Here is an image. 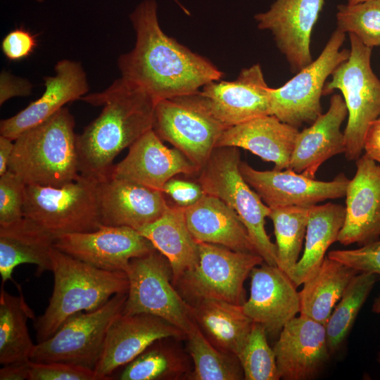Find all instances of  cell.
I'll list each match as a JSON object with an SVG mask.
<instances>
[{
  "mask_svg": "<svg viewBox=\"0 0 380 380\" xmlns=\"http://www.w3.org/2000/svg\"><path fill=\"white\" fill-rule=\"evenodd\" d=\"M186 349L194 363L190 380H241L243 372L237 356L224 353L205 338L196 323L186 334Z\"/></svg>",
  "mask_w": 380,
  "mask_h": 380,
  "instance_id": "34",
  "label": "cell"
},
{
  "mask_svg": "<svg viewBox=\"0 0 380 380\" xmlns=\"http://www.w3.org/2000/svg\"><path fill=\"white\" fill-rule=\"evenodd\" d=\"M250 296L243 304L244 312L261 324L267 335H279L284 325L300 313L299 291L280 268L265 262L251 274Z\"/></svg>",
  "mask_w": 380,
  "mask_h": 380,
  "instance_id": "19",
  "label": "cell"
},
{
  "mask_svg": "<svg viewBox=\"0 0 380 380\" xmlns=\"http://www.w3.org/2000/svg\"><path fill=\"white\" fill-rule=\"evenodd\" d=\"M126 273L129 287L122 314L157 316L186 335L194 321L189 305L172 283V268L166 257L156 249L133 258Z\"/></svg>",
  "mask_w": 380,
  "mask_h": 380,
  "instance_id": "11",
  "label": "cell"
},
{
  "mask_svg": "<svg viewBox=\"0 0 380 380\" xmlns=\"http://www.w3.org/2000/svg\"><path fill=\"white\" fill-rule=\"evenodd\" d=\"M197 264L185 272L175 286L189 305L218 300L236 305L246 302L243 284L252 270L264 262L255 253L198 242Z\"/></svg>",
  "mask_w": 380,
  "mask_h": 380,
  "instance_id": "8",
  "label": "cell"
},
{
  "mask_svg": "<svg viewBox=\"0 0 380 380\" xmlns=\"http://www.w3.org/2000/svg\"><path fill=\"white\" fill-rule=\"evenodd\" d=\"M9 138L0 136V176L8 171V166L11 157L14 142Z\"/></svg>",
  "mask_w": 380,
  "mask_h": 380,
  "instance_id": "47",
  "label": "cell"
},
{
  "mask_svg": "<svg viewBox=\"0 0 380 380\" xmlns=\"http://www.w3.org/2000/svg\"><path fill=\"white\" fill-rule=\"evenodd\" d=\"M50 256L53 289L44 312L34 319L37 343L52 336L72 315L95 310L129 287L125 272L96 268L54 246Z\"/></svg>",
  "mask_w": 380,
  "mask_h": 380,
  "instance_id": "3",
  "label": "cell"
},
{
  "mask_svg": "<svg viewBox=\"0 0 380 380\" xmlns=\"http://www.w3.org/2000/svg\"><path fill=\"white\" fill-rule=\"evenodd\" d=\"M267 86L260 64L243 68L233 81H213L199 91L214 116L227 127L270 114Z\"/></svg>",
  "mask_w": 380,
  "mask_h": 380,
  "instance_id": "17",
  "label": "cell"
},
{
  "mask_svg": "<svg viewBox=\"0 0 380 380\" xmlns=\"http://www.w3.org/2000/svg\"><path fill=\"white\" fill-rule=\"evenodd\" d=\"M350 56L331 74L322 95L338 89L343 96L348 120L343 134L345 155L349 160L362 154L364 139L369 125L380 118V80L371 67L372 48L355 34H349Z\"/></svg>",
  "mask_w": 380,
  "mask_h": 380,
  "instance_id": "6",
  "label": "cell"
},
{
  "mask_svg": "<svg viewBox=\"0 0 380 380\" xmlns=\"http://www.w3.org/2000/svg\"><path fill=\"white\" fill-rule=\"evenodd\" d=\"M36 1H38V2H39V3H41V2H43V1H44V0H36Z\"/></svg>",
  "mask_w": 380,
  "mask_h": 380,
  "instance_id": "51",
  "label": "cell"
},
{
  "mask_svg": "<svg viewBox=\"0 0 380 380\" xmlns=\"http://www.w3.org/2000/svg\"><path fill=\"white\" fill-rule=\"evenodd\" d=\"M29 380H98V379L93 369L80 365L61 362H32Z\"/></svg>",
  "mask_w": 380,
  "mask_h": 380,
  "instance_id": "41",
  "label": "cell"
},
{
  "mask_svg": "<svg viewBox=\"0 0 380 380\" xmlns=\"http://www.w3.org/2000/svg\"><path fill=\"white\" fill-rule=\"evenodd\" d=\"M345 215L346 207L341 204L327 203L310 206L303 254L289 276L296 287L317 270L327 249L338 241Z\"/></svg>",
  "mask_w": 380,
  "mask_h": 380,
  "instance_id": "30",
  "label": "cell"
},
{
  "mask_svg": "<svg viewBox=\"0 0 380 380\" xmlns=\"http://www.w3.org/2000/svg\"><path fill=\"white\" fill-rule=\"evenodd\" d=\"M366 1V0H348V4H354L362 2V1Z\"/></svg>",
  "mask_w": 380,
  "mask_h": 380,
  "instance_id": "49",
  "label": "cell"
},
{
  "mask_svg": "<svg viewBox=\"0 0 380 380\" xmlns=\"http://www.w3.org/2000/svg\"><path fill=\"white\" fill-rule=\"evenodd\" d=\"M138 232L168 260L174 285L185 272L197 264L198 242L187 227L183 207L168 205L158 220Z\"/></svg>",
  "mask_w": 380,
  "mask_h": 380,
  "instance_id": "29",
  "label": "cell"
},
{
  "mask_svg": "<svg viewBox=\"0 0 380 380\" xmlns=\"http://www.w3.org/2000/svg\"><path fill=\"white\" fill-rule=\"evenodd\" d=\"M184 214L187 227L198 242L258 254L237 213L220 198L205 194L195 204L184 208Z\"/></svg>",
  "mask_w": 380,
  "mask_h": 380,
  "instance_id": "26",
  "label": "cell"
},
{
  "mask_svg": "<svg viewBox=\"0 0 380 380\" xmlns=\"http://www.w3.org/2000/svg\"><path fill=\"white\" fill-rule=\"evenodd\" d=\"M372 310L373 312L380 315V296L375 298L372 305Z\"/></svg>",
  "mask_w": 380,
  "mask_h": 380,
  "instance_id": "48",
  "label": "cell"
},
{
  "mask_svg": "<svg viewBox=\"0 0 380 380\" xmlns=\"http://www.w3.org/2000/svg\"><path fill=\"white\" fill-rule=\"evenodd\" d=\"M377 361L380 364V349L379 350L378 355H377Z\"/></svg>",
  "mask_w": 380,
  "mask_h": 380,
  "instance_id": "50",
  "label": "cell"
},
{
  "mask_svg": "<svg viewBox=\"0 0 380 380\" xmlns=\"http://www.w3.org/2000/svg\"><path fill=\"white\" fill-rule=\"evenodd\" d=\"M189 310L211 344L224 353L238 356L254 324L244 312L243 305L203 300L189 305Z\"/></svg>",
  "mask_w": 380,
  "mask_h": 380,
  "instance_id": "28",
  "label": "cell"
},
{
  "mask_svg": "<svg viewBox=\"0 0 380 380\" xmlns=\"http://www.w3.org/2000/svg\"><path fill=\"white\" fill-rule=\"evenodd\" d=\"M127 292L114 295L101 308L68 318L49 338L34 344L33 362H61L94 369L108 331L122 314Z\"/></svg>",
  "mask_w": 380,
  "mask_h": 380,
  "instance_id": "10",
  "label": "cell"
},
{
  "mask_svg": "<svg viewBox=\"0 0 380 380\" xmlns=\"http://www.w3.org/2000/svg\"><path fill=\"white\" fill-rule=\"evenodd\" d=\"M81 100L103 106L76 139L80 175L101 182L110 176L115 157L153 128L157 102L122 77L104 91L87 94Z\"/></svg>",
  "mask_w": 380,
  "mask_h": 380,
  "instance_id": "2",
  "label": "cell"
},
{
  "mask_svg": "<svg viewBox=\"0 0 380 380\" xmlns=\"http://www.w3.org/2000/svg\"><path fill=\"white\" fill-rule=\"evenodd\" d=\"M239 148L216 147L199 170L198 183L205 194L220 198L232 208L246 228L256 253L264 262L277 266V248L265 224L270 208L246 182L239 170Z\"/></svg>",
  "mask_w": 380,
  "mask_h": 380,
  "instance_id": "5",
  "label": "cell"
},
{
  "mask_svg": "<svg viewBox=\"0 0 380 380\" xmlns=\"http://www.w3.org/2000/svg\"><path fill=\"white\" fill-rule=\"evenodd\" d=\"M336 17L337 30L355 34L369 48L380 46V0L340 4Z\"/></svg>",
  "mask_w": 380,
  "mask_h": 380,
  "instance_id": "37",
  "label": "cell"
},
{
  "mask_svg": "<svg viewBox=\"0 0 380 380\" xmlns=\"http://www.w3.org/2000/svg\"><path fill=\"white\" fill-rule=\"evenodd\" d=\"M54 247L96 268L125 272L133 258L156 250L137 230L106 225L92 232L58 236Z\"/></svg>",
  "mask_w": 380,
  "mask_h": 380,
  "instance_id": "13",
  "label": "cell"
},
{
  "mask_svg": "<svg viewBox=\"0 0 380 380\" xmlns=\"http://www.w3.org/2000/svg\"><path fill=\"white\" fill-rule=\"evenodd\" d=\"M356 172L346 193V215L338 241L360 246L380 239V165L366 154L356 160Z\"/></svg>",
  "mask_w": 380,
  "mask_h": 380,
  "instance_id": "18",
  "label": "cell"
},
{
  "mask_svg": "<svg viewBox=\"0 0 380 380\" xmlns=\"http://www.w3.org/2000/svg\"><path fill=\"white\" fill-rule=\"evenodd\" d=\"M324 3V0H275L267 11L254 16L260 30L271 32L293 73L312 61L311 33Z\"/></svg>",
  "mask_w": 380,
  "mask_h": 380,
  "instance_id": "15",
  "label": "cell"
},
{
  "mask_svg": "<svg viewBox=\"0 0 380 380\" xmlns=\"http://www.w3.org/2000/svg\"><path fill=\"white\" fill-rule=\"evenodd\" d=\"M55 75L45 77V90L17 114L2 120L0 134L14 141L25 130L45 121L65 107L88 94L89 86L80 63L63 59L55 65Z\"/></svg>",
  "mask_w": 380,
  "mask_h": 380,
  "instance_id": "22",
  "label": "cell"
},
{
  "mask_svg": "<svg viewBox=\"0 0 380 380\" xmlns=\"http://www.w3.org/2000/svg\"><path fill=\"white\" fill-rule=\"evenodd\" d=\"M360 272L326 256L299 291V315L323 324L341 298L352 279Z\"/></svg>",
  "mask_w": 380,
  "mask_h": 380,
  "instance_id": "31",
  "label": "cell"
},
{
  "mask_svg": "<svg viewBox=\"0 0 380 380\" xmlns=\"http://www.w3.org/2000/svg\"><path fill=\"white\" fill-rule=\"evenodd\" d=\"M0 369L1 380H25L30 379L31 360L2 365Z\"/></svg>",
  "mask_w": 380,
  "mask_h": 380,
  "instance_id": "46",
  "label": "cell"
},
{
  "mask_svg": "<svg viewBox=\"0 0 380 380\" xmlns=\"http://www.w3.org/2000/svg\"><path fill=\"white\" fill-rule=\"evenodd\" d=\"M227 128L211 113L199 91L163 99L156 104L153 130L199 170Z\"/></svg>",
  "mask_w": 380,
  "mask_h": 380,
  "instance_id": "9",
  "label": "cell"
},
{
  "mask_svg": "<svg viewBox=\"0 0 380 380\" xmlns=\"http://www.w3.org/2000/svg\"><path fill=\"white\" fill-rule=\"evenodd\" d=\"M23 211L56 237L95 231L103 225L99 182L80 175L60 187L27 185Z\"/></svg>",
  "mask_w": 380,
  "mask_h": 380,
  "instance_id": "7",
  "label": "cell"
},
{
  "mask_svg": "<svg viewBox=\"0 0 380 380\" xmlns=\"http://www.w3.org/2000/svg\"><path fill=\"white\" fill-rule=\"evenodd\" d=\"M273 350L279 377L284 380L312 379L331 355L324 324L300 315L284 325Z\"/></svg>",
  "mask_w": 380,
  "mask_h": 380,
  "instance_id": "20",
  "label": "cell"
},
{
  "mask_svg": "<svg viewBox=\"0 0 380 380\" xmlns=\"http://www.w3.org/2000/svg\"><path fill=\"white\" fill-rule=\"evenodd\" d=\"M126 157L113 165L110 176L162 191L178 174L193 175L199 170L177 148H169L153 129L129 147Z\"/></svg>",
  "mask_w": 380,
  "mask_h": 380,
  "instance_id": "21",
  "label": "cell"
},
{
  "mask_svg": "<svg viewBox=\"0 0 380 380\" xmlns=\"http://www.w3.org/2000/svg\"><path fill=\"white\" fill-rule=\"evenodd\" d=\"M347 114L343 98L340 94H334L327 112L322 113L309 127L299 132L289 168L315 179L324 162L335 155L345 153V138L341 125Z\"/></svg>",
  "mask_w": 380,
  "mask_h": 380,
  "instance_id": "24",
  "label": "cell"
},
{
  "mask_svg": "<svg viewBox=\"0 0 380 380\" xmlns=\"http://www.w3.org/2000/svg\"><path fill=\"white\" fill-rule=\"evenodd\" d=\"M26 186L20 177L11 171L0 176V225L11 224L24 217Z\"/></svg>",
  "mask_w": 380,
  "mask_h": 380,
  "instance_id": "39",
  "label": "cell"
},
{
  "mask_svg": "<svg viewBox=\"0 0 380 380\" xmlns=\"http://www.w3.org/2000/svg\"><path fill=\"white\" fill-rule=\"evenodd\" d=\"M36 36L23 28L8 32L1 42V50L10 61H20L28 57L37 46Z\"/></svg>",
  "mask_w": 380,
  "mask_h": 380,
  "instance_id": "42",
  "label": "cell"
},
{
  "mask_svg": "<svg viewBox=\"0 0 380 380\" xmlns=\"http://www.w3.org/2000/svg\"><path fill=\"white\" fill-rule=\"evenodd\" d=\"M267 334L254 322L248 340L238 355L246 380H278L280 379L273 348L268 344Z\"/></svg>",
  "mask_w": 380,
  "mask_h": 380,
  "instance_id": "38",
  "label": "cell"
},
{
  "mask_svg": "<svg viewBox=\"0 0 380 380\" xmlns=\"http://www.w3.org/2000/svg\"><path fill=\"white\" fill-rule=\"evenodd\" d=\"M327 256L360 272L374 273L380 279V239L355 249L334 250Z\"/></svg>",
  "mask_w": 380,
  "mask_h": 380,
  "instance_id": "40",
  "label": "cell"
},
{
  "mask_svg": "<svg viewBox=\"0 0 380 380\" xmlns=\"http://www.w3.org/2000/svg\"><path fill=\"white\" fill-rule=\"evenodd\" d=\"M99 205L103 225L137 231L158 220L168 206L162 191L110 176L99 182Z\"/></svg>",
  "mask_w": 380,
  "mask_h": 380,
  "instance_id": "23",
  "label": "cell"
},
{
  "mask_svg": "<svg viewBox=\"0 0 380 380\" xmlns=\"http://www.w3.org/2000/svg\"><path fill=\"white\" fill-rule=\"evenodd\" d=\"M32 84L28 81L18 78L6 71L1 74L0 104L13 96H27L32 91Z\"/></svg>",
  "mask_w": 380,
  "mask_h": 380,
  "instance_id": "44",
  "label": "cell"
},
{
  "mask_svg": "<svg viewBox=\"0 0 380 380\" xmlns=\"http://www.w3.org/2000/svg\"><path fill=\"white\" fill-rule=\"evenodd\" d=\"M56 236L30 219L0 225L1 283L13 280L14 269L22 264L36 266V276L51 271V250Z\"/></svg>",
  "mask_w": 380,
  "mask_h": 380,
  "instance_id": "27",
  "label": "cell"
},
{
  "mask_svg": "<svg viewBox=\"0 0 380 380\" xmlns=\"http://www.w3.org/2000/svg\"><path fill=\"white\" fill-rule=\"evenodd\" d=\"M156 341L125 365L120 380H175L191 372L189 357L177 345Z\"/></svg>",
  "mask_w": 380,
  "mask_h": 380,
  "instance_id": "33",
  "label": "cell"
},
{
  "mask_svg": "<svg viewBox=\"0 0 380 380\" xmlns=\"http://www.w3.org/2000/svg\"><path fill=\"white\" fill-rule=\"evenodd\" d=\"M186 337L163 319L141 313L119 316L110 325L100 358L94 370L98 380L111 379L119 367L136 358L157 340Z\"/></svg>",
  "mask_w": 380,
  "mask_h": 380,
  "instance_id": "16",
  "label": "cell"
},
{
  "mask_svg": "<svg viewBox=\"0 0 380 380\" xmlns=\"http://www.w3.org/2000/svg\"><path fill=\"white\" fill-rule=\"evenodd\" d=\"M310 206L270 208L277 248V267L289 277L299 260Z\"/></svg>",
  "mask_w": 380,
  "mask_h": 380,
  "instance_id": "36",
  "label": "cell"
},
{
  "mask_svg": "<svg viewBox=\"0 0 380 380\" xmlns=\"http://www.w3.org/2000/svg\"><path fill=\"white\" fill-rule=\"evenodd\" d=\"M162 191L183 208L195 204L205 194L199 183L173 177L165 184Z\"/></svg>",
  "mask_w": 380,
  "mask_h": 380,
  "instance_id": "43",
  "label": "cell"
},
{
  "mask_svg": "<svg viewBox=\"0 0 380 380\" xmlns=\"http://www.w3.org/2000/svg\"><path fill=\"white\" fill-rule=\"evenodd\" d=\"M346 33L336 30L319 56L278 88H269L270 114L298 128L312 124L321 114V96L326 80L350 56L340 50Z\"/></svg>",
  "mask_w": 380,
  "mask_h": 380,
  "instance_id": "12",
  "label": "cell"
},
{
  "mask_svg": "<svg viewBox=\"0 0 380 380\" xmlns=\"http://www.w3.org/2000/svg\"><path fill=\"white\" fill-rule=\"evenodd\" d=\"M175 1L177 2V0H175Z\"/></svg>",
  "mask_w": 380,
  "mask_h": 380,
  "instance_id": "52",
  "label": "cell"
},
{
  "mask_svg": "<svg viewBox=\"0 0 380 380\" xmlns=\"http://www.w3.org/2000/svg\"><path fill=\"white\" fill-rule=\"evenodd\" d=\"M134 47L118 61L121 77L156 101L199 91L224 73L206 58L167 35L158 18L156 0H144L129 14Z\"/></svg>",
  "mask_w": 380,
  "mask_h": 380,
  "instance_id": "1",
  "label": "cell"
},
{
  "mask_svg": "<svg viewBox=\"0 0 380 380\" xmlns=\"http://www.w3.org/2000/svg\"><path fill=\"white\" fill-rule=\"evenodd\" d=\"M297 127L267 115L227 127L216 147L233 146L248 150L266 162L274 164V170L289 168L296 137Z\"/></svg>",
  "mask_w": 380,
  "mask_h": 380,
  "instance_id": "25",
  "label": "cell"
},
{
  "mask_svg": "<svg viewBox=\"0 0 380 380\" xmlns=\"http://www.w3.org/2000/svg\"><path fill=\"white\" fill-rule=\"evenodd\" d=\"M75 119L63 107L49 118L20 134L8 170L27 185L60 187L80 176Z\"/></svg>",
  "mask_w": 380,
  "mask_h": 380,
  "instance_id": "4",
  "label": "cell"
},
{
  "mask_svg": "<svg viewBox=\"0 0 380 380\" xmlns=\"http://www.w3.org/2000/svg\"><path fill=\"white\" fill-rule=\"evenodd\" d=\"M363 150L368 157L380 163V118L369 125L365 137Z\"/></svg>",
  "mask_w": 380,
  "mask_h": 380,
  "instance_id": "45",
  "label": "cell"
},
{
  "mask_svg": "<svg viewBox=\"0 0 380 380\" xmlns=\"http://www.w3.org/2000/svg\"><path fill=\"white\" fill-rule=\"evenodd\" d=\"M239 170L246 182L270 208L291 205L311 206L346 196L349 180L343 173L332 181H319L285 170H257L246 162Z\"/></svg>",
  "mask_w": 380,
  "mask_h": 380,
  "instance_id": "14",
  "label": "cell"
},
{
  "mask_svg": "<svg viewBox=\"0 0 380 380\" xmlns=\"http://www.w3.org/2000/svg\"><path fill=\"white\" fill-rule=\"evenodd\" d=\"M19 295L0 291V363L1 365L30 360L34 344L29 334L28 319L35 315L17 284Z\"/></svg>",
  "mask_w": 380,
  "mask_h": 380,
  "instance_id": "32",
  "label": "cell"
},
{
  "mask_svg": "<svg viewBox=\"0 0 380 380\" xmlns=\"http://www.w3.org/2000/svg\"><path fill=\"white\" fill-rule=\"evenodd\" d=\"M378 279L374 273L362 272L347 286L324 324L330 354L336 352L346 338Z\"/></svg>",
  "mask_w": 380,
  "mask_h": 380,
  "instance_id": "35",
  "label": "cell"
}]
</instances>
